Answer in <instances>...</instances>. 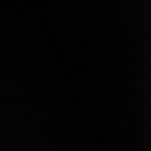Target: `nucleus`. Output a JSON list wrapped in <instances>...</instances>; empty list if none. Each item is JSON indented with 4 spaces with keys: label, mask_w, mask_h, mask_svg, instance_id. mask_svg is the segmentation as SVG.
<instances>
[]
</instances>
